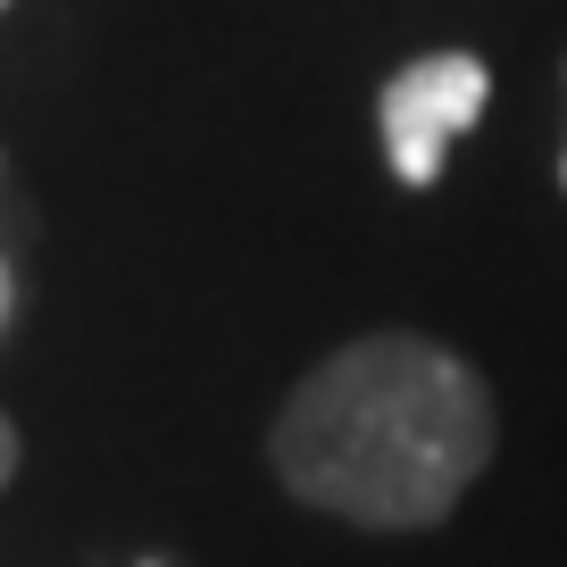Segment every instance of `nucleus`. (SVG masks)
I'll return each mask as SVG.
<instances>
[{"instance_id": "4", "label": "nucleus", "mask_w": 567, "mask_h": 567, "mask_svg": "<svg viewBox=\"0 0 567 567\" xmlns=\"http://www.w3.org/2000/svg\"><path fill=\"white\" fill-rule=\"evenodd\" d=\"M9 318H18V276H9V259H0V334H9Z\"/></svg>"}, {"instance_id": "2", "label": "nucleus", "mask_w": 567, "mask_h": 567, "mask_svg": "<svg viewBox=\"0 0 567 567\" xmlns=\"http://www.w3.org/2000/svg\"><path fill=\"white\" fill-rule=\"evenodd\" d=\"M484 101H493V75H484L476 51H425V59H409V68L375 92V134H384L392 176L425 193V184L443 176L451 142L484 117Z\"/></svg>"}, {"instance_id": "1", "label": "nucleus", "mask_w": 567, "mask_h": 567, "mask_svg": "<svg viewBox=\"0 0 567 567\" xmlns=\"http://www.w3.org/2000/svg\"><path fill=\"white\" fill-rule=\"evenodd\" d=\"M493 392L460 351L425 334H359L284 392L267 425L276 484L342 526H443L493 467Z\"/></svg>"}, {"instance_id": "6", "label": "nucleus", "mask_w": 567, "mask_h": 567, "mask_svg": "<svg viewBox=\"0 0 567 567\" xmlns=\"http://www.w3.org/2000/svg\"><path fill=\"white\" fill-rule=\"evenodd\" d=\"M0 9H9V0H0Z\"/></svg>"}, {"instance_id": "5", "label": "nucleus", "mask_w": 567, "mask_h": 567, "mask_svg": "<svg viewBox=\"0 0 567 567\" xmlns=\"http://www.w3.org/2000/svg\"><path fill=\"white\" fill-rule=\"evenodd\" d=\"M559 184H567V159H559Z\"/></svg>"}, {"instance_id": "3", "label": "nucleus", "mask_w": 567, "mask_h": 567, "mask_svg": "<svg viewBox=\"0 0 567 567\" xmlns=\"http://www.w3.org/2000/svg\"><path fill=\"white\" fill-rule=\"evenodd\" d=\"M9 476H18V425H9V409H0V493H9Z\"/></svg>"}]
</instances>
